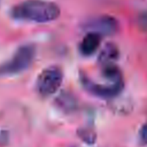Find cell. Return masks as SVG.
I'll list each match as a JSON object with an SVG mask.
<instances>
[{
    "label": "cell",
    "instance_id": "obj_3",
    "mask_svg": "<svg viewBox=\"0 0 147 147\" xmlns=\"http://www.w3.org/2000/svg\"><path fill=\"white\" fill-rule=\"evenodd\" d=\"M63 82V72L60 67L52 65L44 69L36 82V90L41 96H51L55 94Z\"/></svg>",
    "mask_w": 147,
    "mask_h": 147
},
{
    "label": "cell",
    "instance_id": "obj_1",
    "mask_svg": "<svg viewBox=\"0 0 147 147\" xmlns=\"http://www.w3.org/2000/svg\"><path fill=\"white\" fill-rule=\"evenodd\" d=\"M60 7L46 0H25L17 3L11 9V16L18 21L47 23L59 18Z\"/></svg>",
    "mask_w": 147,
    "mask_h": 147
},
{
    "label": "cell",
    "instance_id": "obj_6",
    "mask_svg": "<svg viewBox=\"0 0 147 147\" xmlns=\"http://www.w3.org/2000/svg\"><path fill=\"white\" fill-rule=\"evenodd\" d=\"M119 57V48L114 42H107L101 48L99 56H98V63L101 64V67L115 64L117 59Z\"/></svg>",
    "mask_w": 147,
    "mask_h": 147
},
{
    "label": "cell",
    "instance_id": "obj_2",
    "mask_svg": "<svg viewBox=\"0 0 147 147\" xmlns=\"http://www.w3.org/2000/svg\"><path fill=\"white\" fill-rule=\"evenodd\" d=\"M36 55V46L33 44H25L17 48L13 57L0 65V76L16 75L26 70L33 62Z\"/></svg>",
    "mask_w": 147,
    "mask_h": 147
},
{
    "label": "cell",
    "instance_id": "obj_7",
    "mask_svg": "<svg viewBox=\"0 0 147 147\" xmlns=\"http://www.w3.org/2000/svg\"><path fill=\"white\" fill-rule=\"evenodd\" d=\"M101 42V36L93 33V32H86V34L83 37L80 44H79V52L84 56H91L96 52Z\"/></svg>",
    "mask_w": 147,
    "mask_h": 147
},
{
    "label": "cell",
    "instance_id": "obj_5",
    "mask_svg": "<svg viewBox=\"0 0 147 147\" xmlns=\"http://www.w3.org/2000/svg\"><path fill=\"white\" fill-rule=\"evenodd\" d=\"M118 21L109 15H100L90 18L85 22L84 29L87 32H93L99 36H111L118 31Z\"/></svg>",
    "mask_w": 147,
    "mask_h": 147
},
{
    "label": "cell",
    "instance_id": "obj_10",
    "mask_svg": "<svg viewBox=\"0 0 147 147\" xmlns=\"http://www.w3.org/2000/svg\"><path fill=\"white\" fill-rule=\"evenodd\" d=\"M138 138H139V142H140V144L147 145V122H145V123L142 124V126L140 127Z\"/></svg>",
    "mask_w": 147,
    "mask_h": 147
},
{
    "label": "cell",
    "instance_id": "obj_9",
    "mask_svg": "<svg viewBox=\"0 0 147 147\" xmlns=\"http://www.w3.org/2000/svg\"><path fill=\"white\" fill-rule=\"evenodd\" d=\"M78 136L80 137L82 140L86 141L87 144H93L94 140H95V133L91 130H86V129H83L82 131H78Z\"/></svg>",
    "mask_w": 147,
    "mask_h": 147
},
{
    "label": "cell",
    "instance_id": "obj_8",
    "mask_svg": "<svg viewBox=\"0 0 147 147\" xmlns=\"http://www.w3.org/2000/svg\"><path fill=\"white\" fill-rule=\"evenodd\" d=\"M55 105L60 110H62L63 113H67V114L75 111L78 107V102H77V99L75 98V95H72L68 92H62L61 94H59L55 99Z\"/></svg>",
    "mask_w": 147,
    "mask_h": 147
},
{
    "label": "cell",
    "instance_id": "obj_4",
    "mask_svg": "<svg viewBox=\"0 0 147 147\" xmlns=\"http://www.w3.org/2000/svg\"><path fill=\"white\" fill-rule=\"evenodd\" d=\"M80 83L83 87L92 95L102 98V99H111L117 96L124 87V82L121 83H111V82H105V83H98L92 80L88 76H86L84 72H80Z\"/></svg>",
    "mask_w": 147,
    "mask_h": 147
}]
</instances>
